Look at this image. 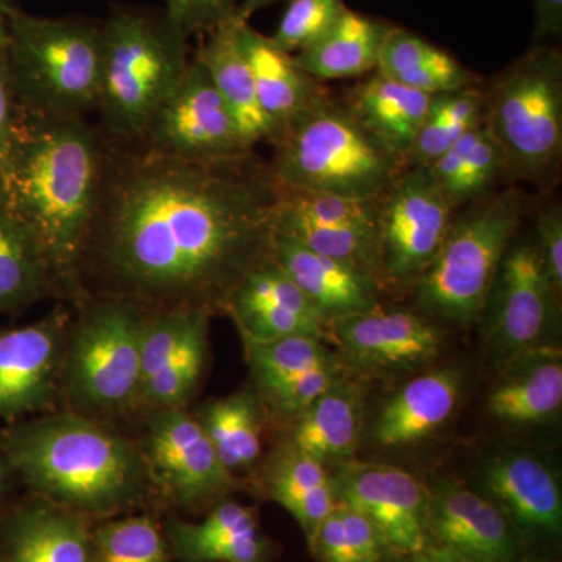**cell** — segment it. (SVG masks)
Instances as JSON below:
<instances>
[{
  "label": "cell",
  "instance_id": "6da1fadb",
  "mask_svg": "<svg viewBox=\"0 0 562 562\" xmlns=\"http://www.w3.org/2000/svg\"><path fill=\"white\" fill-rule=\"evenodd\" d=\"M277 198L271 168L255 151L190 161L106 136L85 297L224 312L244 276L271 257Z\"/></svg>",
  "mask_w": 562,
  "mask_h": 562
},
{
  "label": "cell",
  "instance_id": "7a4b0ae2",
  "mask_svg": "<svg viewBox=\"0 0 562 562\" xmlns=\"http://www.w3.org/2000/svg\"><path fill=\"white\" fill-rule=\"evenodd\" d=\"M106 136L87 117L16 109L0 190L49 261L58 299L85 301V250L101 192Z\"/></svg>",
  "mask_w": 562,
  "mask_h": 562
},
{
  "label": "cell",
  "instance_id": "3957f363",
  "mask_svg": "<svg viewBox=\"0 0 562 562\" xmlns=\"http://www.w3.org/2000/svg\"><path fill=\"white\" fill-rule=\"evenodd\" d=\"M0 453L29 495L88 519H110L154 494L139 441L70 412L0 427Z\"/></svg>",
  "mask_w": 562,
  "mask_h": 562
},
{
  "label": "cell",
  "instance_id": "277c9868",
  "mask_svg": "<svg viewBox=\"0 0 562 562\" xmlns=\"http://www.w3.org/2000/svg\"><path fill=\"white\" fill-rule=\"evenodd\" d=\"M102 33L98 125L111 139L135 140L183 79L194 52L162 10L113 3Z\"/></svg>",
  "mask_w": 562,
  "mask_h": 562
},
{
  "label": "cell",
  "instance_id": "5b68a950",
  "mask_svg": "<svg viewBox=\"0 0 562 562\" xmlns=\"http://www.w3.org/2000/svg\"><path fill=\"white\" fill-rule=\"evenodd\" d=\"M269 168L286 190L376 201L405 171L379 139L327 91L277 140Z\"/></svg>",
  "mask_w": 562,
  "mask_h": 562
},
{
  "label": "cell",
  "instance_id": "8992f818",
  "mask_svg": "<svg viewBox=\"0 0 562 562\" xmlns=\"http://www.w3.org/2000/svg\"><path fill=\"white\" fill-rule=\"evenodd\" d=\"M5 32L18 110L80 117L98 111L102 21L36 16L14 5Z\"/></svg>",
  "mask_w": 562,
  "mask_h": 562
},
{
  "label": "cell",
  "instance_id": "52a82bcc",
  "mask_svg": "<svg viewBox=\"0 0 562 562\" xmlns=\"http://www.w3.org/2000/svg\"><path fill=\"white\" fill-rule=\"evenodd\" d=\"M70 319L63 358L65 408L109 422L139 409L140 344L150 308L128 299L90 295Z\"/></svg>",
  "mask_w": 562,
  "mask_h": 562
},
{
  "label": "cell",
  "instance_id": "ba28073f",
  "mask_svg": "<svg viewBox=\"0 0 562 562\" xmlns=\"http://www.w3.org/2000/svg\"><path fill=\"white\" fill-rule=\"evenodd\" d=\"M484 94V125L505 154L508 176L543 184L562 160V54L532 44Z\"/></svg>",
  "mask_w": 562,
  "mask_h": 562
},
{
  "label": "cell",
  "instance_id": "9c48e42d",
  "mask_svg": "<svg viewBox=\"0 0 562 562\" xmlns=\"http://www.w3.org/2000/svg\"><path fill=\"white\" fill-rule=\"evenodd\" d=\"M453 214L441 249L414 281L417 305L439 319L469 324L483 313L505 251L519 233L524 199L487 194Z\"/></svg>",
  "mask_w": 562,
  "mask_h": 562
},
{
  "label": "cell",
  "instance_id": "30bf717a",
  "mask_svg": "<svg viewBox=\"0 0 562 562\" xmlns=\"http://www.w3.org/2000/svg\"><path fill=\"white\" fill-rule=\"evenodd\" d=\"M151 487L176 508L194 512L227 497L239 486L188 408L154 409L140 442Z\"/></svg>",
  "mask_w": 562,
  "mask_h": 562
},
{
  "label": "cell",
  "instance_id": "8fae6325",
  "mask_svg": "<svg viewBox=\"0 0 562 562\" xmlns=\"http://www.w3.org/2000/svg\"><path fill=\"white\" fill-rule=\"evenodd\" d=\"M135 140L157 154L190 161L232 160L255 151L194 54L183 79Z\"/></svg>",
  "mask_w": 562,
  "mask_h": 562
},
{
  "label": "cell",
  "instance_id": "7c38bea8",
  "mask_svg": "<svg viewBox=\"0 0 562 562\" xmlns=\"http://www.w3.org/2000/svg\"><path fill=\"white\" fill-rule=\"evenodd\" d=\"M454 209L424 166L406 168L380 198V277L414 283L441 249Z\"/></svg>",
  "mask_w": 562,
  "mask_h": 562
},
{
  "label": "cell",
  "instance_id": "4fadbf2b",
  "mask_svg": "<svg viewBox=\"0 0 562 562\" xmlns=\"http://www.w3.org/2000/svg\"><path fill=\"white\" fill-rule=\"evenodd\" d=\"M560 299L535 238L519 241L514 236L483 310L494 349L513 357L546 346V336L557 324Z\"/></svg>",
  "mask_w": 562,
  "mask_h": 562
},
{
  "label": "cell",
  "instance_id": "5bb4252c",
  "mask_svg": "<svg viewBox=\"0 0 562 562\" xmlns=\"http://www.w3.org/2000/svg\"><path fill=\"white\" fill-rule=\"evenodd\" d=\"M63 308L24 327L0 328V422L54 412L60 402L70 325Z\"/></svg>",
  "mask_w": 562,
  "mask_h": 562
},
{
  "label": "cell",
  "instance_id": "9a60e30c",
  "mask_svg": "<svg viewBox=\"0 0 562 562\" xmlns=\"http://www.w3.org/2000/svg\"><path fill=\"white\" fill-rule=\"evenodd\" d=\"M336 501L368 516L392 553L412 557L431 546L427 531L428 492L412 473L392 465L342 462L333 476Z\"/></svg>",
  "mask_w": 562,
  "mask_h": 562
},
{
  "label": "cell",
  "instance_id": "2e32d148",
  "mask_svg": "<svg viewBox=\"0 0 562 562\" xmlns=\"http://www.w3.org/2000/svg\"><path fill=\"white\" fill-rule=\"evenodd\" d=\"M427 531L432 546L465 562H520L524 538L490 497L458 483L428 494Z\"/></svg>",
  "mask_w": 562,
  "mask_h": 562
},
{
  "label": "cell",
  "instance_id": "e0dca14e",
  "mask_svg": "<svg viewBox=\"0 0 562 562\" xmlns=\"http://www.w3.org/2000/svg\"><path fill=\"white\" fill-rule=\"evenodd\" d=\"M344 357L369 372L412 371L438 357L442 331L424 314L382 310L328 324Z\"/></svg>",
  "mask_w": 562,
  "mask_h": 562
},
{
  "label": "cell",
  "instance_id": "ac0fdd59",
  "mask_svg": "<svg viewBox=\"0 0 562 562\" xmlns=\"http://www.w3.org/2000/svg\"><path fill=\"white\" fill-rule=\"evenodd\" d=\"M0 562H92V520L29 495L0 516Z\"/></svg>",
  "mask_w": 562,
  "mask_h": 562
},
{
  "label": "cell",
  "instance_id": "d6986e66",
  "mask_svg": "<svg viewBox=\"0 0 562 562\" xmlns=\"http://www.w3.org/2000/svg\"><path fill=\"white\" fill-rule=\"evenodd\" d=\"M271 257L327 324L380 306L382 281L376 277L317 254L291 236L273 232Z\"/></svg>",
  "mask_w": 562,
  "mask_h": 562
},
{
  "label": "cell",
  "instance_id": "ffe728a7",
  "mask_svg": "<svg viewBox=\"0 0 562 562\" xmlns=\"http://www.w3.org/2000/svg\"><path fill=\"white\" fill-rule=\"evenodd\" d=\"M490 498L522 538H557L562 527V495L549 465L531 454L506 453L483 475Z\"/></svg>",
  "mask_w": 562,
  "mask_h": 562
},
{
  "label": "cell",
  "instance_id": "44dd1931",
  "mask_svg": "<svg viewBox=\"0 0 562 562\" xmlns=\"http://www.w3.org/2000/svg\"><path fill=\"white\" fill-rule=\"evenodd\" d=\"M236 40L249 65L262 113L271 122L277 140L324 94L321 81L314 80L295 61L294 55L281 50L249 22L238 21Z\"/></svg>",
  "mask_w": 562,
  "mask_h": 562
},
{
  "label": "cell",
  "instance_id": "7402d4cb",
  "mask_svg": "<svg viewBox=\"0 0 562 562\" xmlns=\"http://www.w3.org/2000/svg\"><path fill=\"white\" fill-rule=\"evenodd\" d=\"M166 541L180 562H266L269 547L257 514L236 502H221L201 522L169 520Z\"/></svg>",
  "mask_w": 562,
  "mask_h": 562
},
{
  "label": "cell",
  "instance_id": "603a6c76",
  "mask_svg": "<svg viewBox=\"0 0 562 562\" xmlns=\"http://www.w3.org/2000/svg\"><path fill=\"white\" fill-rule=\"evenodd\" d=\"M460 397L461 375L454 369L416 376L383 406L373 424V439L383 449L422 442L441 430Z\"/></svg>",
  "mask_w": 562,
  "mask_h": 562
},
{
  "label": "cell",
  "instance_id": "cb8c5ba5",
  "mask_svg": "<svg viewBox=\"0 0 562 562\" xmlns=\"http://www.w3.org/2000/svg\"><path fill=\"white\" fill-rule=\"evenodd\" d=\"M512 358L506 372L492 387L487 409L497 419L514 425L552 419L562 405L561 351L542 346Z\"/></svg>",
  "mask_w": 562,
  "mask_h": 562
},
{
  "label": "cell",
  "instance_id": "d4e9b609",
  "mask_svg": "<svg viewBox=\"0 0 562 562\" xmlns=\"http://www.w3.org/2000/svg\"><path fill=\"white\" fill-rule=\"evenodd\" d=\"M236 27L238 20L235 16L209 35L202 36L194 57L209 72L214 87L235 117L244 139L255 150L261 143L273 146L276 132L262 113L254 77L236 40Z\"/></svg>",
  "mask_w": 562,
  "mask_h": 562
},
{
  "label": "cell",
  "instance_id": "484cf974",
  "mask_svg": "<svg viewBox=\"0 0 562 562\" xmlns=\"http://www.w3.org/2000/svg\"><path fill=\"white\" fill-rule=\"evenodd\" d=\"M394 24L347 9L330 31L313 46L294 55L295 61L317 81L357 79L375 72L384 41Z\"/></svg>",
  "mask_w": 562,
  "mask_h": 562
},
{
  "label": "cell",
  "instance_id": "4316f807",
  "mask_svg": "<svg viewBox=\"0 0 562 562\" xmlns=\"http://www.w3.org/2000/svg\"><path fill=\"white\" fill-rule=\"evenodd\" d=\"M262 490L297 520L306 541L336 505L330 473L292 441L281 443L269 457L262 472Z\"/></svg>",
  "mask_w": 562,
  "mask_h": 562
},
{
  "label": "cell",
  "instance_id": "83f0119b",
  "mask_svg": "<svg viewBox=\"0 0 562 562\" xmlns=\"http://www.w3.org/2000/svg\"><path fill=\"white\" fill-rule=\"evenodd\" d=\"M346 102L373 138L406 168L431 95L373 72L351 91Z\"/></svg>",
  "mask_w": 562,
  "mask_h": 562
},
{
  "label": "cell",
  "instance_id": "f1b7e54d",
  "mask_svg": "<svg viewBox=\"0 0 562 562\" xmlns=\"http://www.w3.org/2000/svg\"><path fill=\"white\" fill-rule=\"evenodd\" d=\"M362 412L360 387L339 376L330 390L295 419L291 441L321 464H342L353 457L360 442Z\"/></svg>",
  "mask_w": 562,
  "mask_h": 562
},
{
  "label": "cell",
  "instance_id": "f546056e",
  "mask_svg": "<svg viewBox=\"0 0 562 562\" xmlns=\"http://www.w3.org/2000/svg\"><path fill=\"white\" fill-rule=\"evenodd\" d=\"M58 299L49 261L0 190V314H16Z\"/></svg>",
  "mask_w": 562,
  "mask_h": 562
},
{
  "label": "cell",
  "instance_id": "4dcf8cb0",
  "mask_svg": "<svg viewBox=\"0 0 562 562\" xmlns=\"http://www.w3.org/2000/svg\"><path fill=\"white\" fill-rule=\"evenodd\" d=\"M375 72L428 95L476 83L475 74L450 52L398 25L391 29L384 41Z\"/></svg>",
  "mask_w": 562,
  "mask_h": 562
},
{
  "label": "cell",
  "instance_id": "1f68e13d",
  "mask_svg": "<svg viewBox=\"0 0 562 562\" xmlns=\"http://www.w3.org/2000/svg\"><path fill=\"white\" fill-rule=\"evenodd\" d=\"M427 171L447 202L458 210L491 194L492 187L508 176V166L483 122L427 166Z\"/></svg>",
  "mask_w": 562,
  "mask_h": 562
},
{
  "label": "cell",
  "instance_id": "d6a6232c",
  "mask_svg": "<svg viewBox=\"0 0 562 562\" xmlns=\"http://www.w3.org/2000/svg\"><path fill=\"white\" fill-rule=\"evenodd\" d=\"M262 413L257 392L249 390L205 403L194 413L225 468L235 475L260 460Z\"/></svg>",
  "mask_w": 562,
  "mask_h": 562
},
{
  "label": "cell",
  "instance_id": "836d02e7",
  "mask_svg": "<svg viewBox=\"0 0 562 562\" xmlns=\"http://www.w3.org/2000/svg\"><path fill=\"white\" fill-rule=\"evenodd\" d=\"M261 405L306 373L335 362L319 336H290L273 341H243Z\"/></svg>",
  "mask_w": 562,
  "mask_h": 562
},
{
  "label": "cell",
  "instance_id": "e575fe53",
  "mask_svg": "<svg viewBox=\"0 0 562 562\" xmlns=\"http://www.w3.org/2000/svg\"><path fill=\"white\" fill-rule=\"evenodd\" d=\"M484 122V94L475 87L431 95L406 168L430 166L457 140Z\"/></svg>",
  "mask_w": 562,
  "mask_h": 562
},
{
  "label": "cell",
  "instance_id": "d590c367",
  "mask_svg": "<svg viewBox=\"0 0 562 562\" xmlns=\"http://www.w3.org/2000/svg\"><path fill=\"white\" fill-rule=\"evenodd\" d=\"M210 313L201 314L184 339L183 346L161 372L144 383L139 408H187L192 395L199 390L210 353Z\"/></svg>",
  "mask_w": 562,
  "mask_h": 562
},
{
  "label": "cell",
  "instance_id": "8d00e7d4",
  "mask_svg": "<svg viewBox=\"0 0 562 562\" xmlns=\"http://www.w3.org/2000/svg\"><path fill=\"white\" fill-rule=\"evenodd\" d=\"M308 546L319 562H390L395 557L372 520L341 501Z\"/></svg>",
  "mask_w": 562,
  "mask_h": 562
},
{
  "label": "cell",
  "instance_id": "74e56055",
  "mask_svg": "<svg viewBox=\"0 0 562 562\" xmlns=\"http://www.w3.org/2000/svg\"><path fill=\"white\" fill-rule=\"evenodd\" d=\"M165 528L149 516L110 517L92 527V562H171Z\"/></svg>",
  "mask_w": 562,
  "mask_h": 562
},
{
  "label": "cell",
  "instance_id": "f35d334b",
  "mask_svg": "<svg viewBox=\"0 0 562 562\" xmlns=\"http://www.w3.org/2000/svg\"><path fill=\"white\" fill-rule=\"evenodd\" d=\"M347 9L346 0H288L271 40L281 50L299 54L330 31Z\"/></svg>",
  "mask_w": 562,
  "mask_h": 562
},
{
  "label": "cell",
  "instance_id": "ab89813d",
  "mask_svg": "<svg viewBox=\"0 0 562 562\" xmlns=\"http://www.w3.org/2000/svg\"><path fill=\"white\" fill-rule=\"evenodd\" d=\"M166 16L188 38L209 35L236 16L241 0H162Z\"/></svg>",
  "mask_w": 562,
  "mask_h": 562
},
{
  "label": "cell",
  "instance_id": "60d3db41",
  "mask_svg": "<svg viewBox=\"0 0 562 562\" xmlns=\"http://www.w3.org/2000/svg\"><path fill=\"white\" fill-rule=\"evenodd\" d=\"M535 241L554 286L562 291V206L552 202L536 216Z\"/></svg>",
  "mask_w": 562,
  "mask_h": 562
},
{
  "label": "cell",
  "instance_id": "b9f144b4",
  "mask_svg": "<svg viewBox=\"0 0 562 562\" xmlns=\"http://www.w3.org/2000/svg\"><path fill=\"white\" fill-rule=\"evenodd\" d=\"M14 122H16V102H14L13 87H11L7 40L0 36V177L9 158Z\"/></svg>",
  "mask_w": 562,
  "mask_h": 562
},
{
  "label": "cell",
  "instance_id": "7bdbcfd3",
  "mask_svg": "<svg viewBox=\"0 0 562 562\" xmlns=\"http://www.w3.org/2000/svg\"><path fill=\"white\" fill-rule=\"evenodd\" d=\"M535 31L532 44H549L562 36V0H532Z\"/></svg>",
  "mask_w": 562,
  "mask_h": 562
},
{
  "label": "cell",
  "instance_id": "ee69618b",
  "mask_svg": "<svg viewBox=\"0 0 562 562\" xmlns=\"http://www.w3.org/2000/svg\"><path fill=\"white\" fill-rule=\"evenodd\" d=\"M16 484H20L16 475L11 471L10 464L3 458V454L0 453V516L11 505L10 497Z\"/></svg>",
  "mask_w": 562,
  "mask_h": 562
},
{
  "label": "cell",
  "instance_id": "f6af8a7d",
  "mask_svg": "<svg viewBox=\"0 0 562 562\" xmlns=\"http://www.w3.org/2000/svg\"><path fill=\"white\" fill-rule=\"evenodd\" d=\"M408 562H465L449 550L438 546H428L427 549L408 557Z\"/></svg>",
  "mask_w": 562,
  "mask_h": 562
},
{
  "label": "cell",
  "instance_id": "bcb514c9",
  "mask_svg": "<svg viewBox=\"0 0 562 562\" xmlns=\"http://www.w3.org/2000/svg\"><path fill=\"white\" fill-rule=\"evenodd\" d=\"M277 2H281V0H241L238 10H236V20L249 22L250 18L257 14L258 11L268 9Z\"/></svg>",
  "mask_w": 562,
  "mask_h": 562
},
{
  "label": "cell",
  "instance_id": "7dc6e473",
  "mask_svg": "<svg viewBox=\"0 0 562 562\" xmlns=\"http://www.w3.org/2000/svg\"><path fill=\"white\" fill-rule=\"evenodd\" d=\"M14 5H16V3H14L13 0H0V36L5 40L7 14H9V11L13 9Z\"/></svg>",
  "mask_w": 562,
  "mask_h": 562
}]
</instances>
